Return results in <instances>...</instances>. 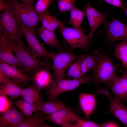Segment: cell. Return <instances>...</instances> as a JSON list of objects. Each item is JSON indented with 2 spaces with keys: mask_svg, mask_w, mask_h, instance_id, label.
<instances>
[{
  "mask_svg": "<svg viewBox=\"0 0 127 127\" xmlns=\"http://www.w3.org/2000/svg\"><path fill=\"white\" fill-rule=\"evenodd\" d=\"M14 52L9 38L0 36V61L14 66L21 69L18 60Z\"/></svg>",
  "mask_w": 127,
  "mask_h": 127,
  "instance_id": "cell-14",
  "label": "cell"
},
{
  "mask_svg": "<svg viewBox=\"0 0 127 127\" xmlns=\"http://www.w3.org/2000/svg\"><path fill=\"white\" fill-rule=\"evenodd\" d=\"M97 63L92 69L94 74L93 83L96 84L105 83L107 85L117 77L116 68L111 58L101 48L98 49Z\"/></svg>",
  "mask_w": 127,
  "mask_h": 127,
  "instance_id": "cell-4",
  "label": "cell"
},
{
  "mask_svg": "<svg viewBox=\"0 0 127 127\" xmlns=\"http://www.w3.org/2000/svg\"><path fill=\"white\" fill-rule=\"evenodd\" d=\"M23 2L33 5L34 2L36 0H20Z\"/></svg>",
  "mask_w": 127,
  "mask_h": 127,
  "instance_id": "cell-38",
  "label": "cell"
},
{
  "mask_svg": "<svg viewBox=\"0 0 127 127\" xmlns=\"http://www.w3.org/2000/svg\"><path fill=\"white\" fill-rule=\"evenodd\" d=\"M46 115L37 110L31 117L27 119L18 127H52L45 123L44 119Z\"/></svg>",
  "mask_w": 127,
  "mask_h": 127,
  "instance_id": "cell-23",
  "label": "cell"
},
{
  "mask_svg": "<svg viewBox=\"0 0 127 127\" xmlns=\"http://www.w3.org/2000/svg\"><path fill=\"white\" fill-rule=\"evenodd\" d=\"M9 38L20 64L21 70L25 75L32 78L41 70L46 69H51L50 58H44V60H41L35 57L14 40Z\"/></svg>",
  "mask_w": 127,
  "mask_h": 127,
  "instance_id": "cell-1",
  "label": "cell"
},
{
  "mask_svg": "<svg viewBox=\"0 0 127 127\" xmlns=\"http://www.w3.org/2000/svg\"><path fill=\"white\" fill-rule=\"evenodd\" d=\"M0 69L13 81L17 83L27 84L32 79L24 74L21 69L16 67L0 61Z\"/></svg>",
  "mask_w": 127,
  "mask_h": 127,
  "instance_id": "cell-16",
  "label": "cell"
},
{
  "mask_svg": "<svg viewBox=\"0 0 127 127\" xmlns=\"http://www.w3.org/2000/svg\"><path fill=\"white\" fill-rule=\"evenodd\" d=\"M16 107L20 109L27 119L31 117L37 109L23 99L17 100L14 103Z\"/></svg>",
  "mask_w": 127,
  "mask_h": 127,
  "instance_id": "cell-28",
  "label": "cell"
},
{
  "mask_svg": "<svg viewBox=\"0 0 127 127\" xmlns=\"http://www.w3.org/2000/svg\"><path fill=\"white\" fill-rule=\"evenodd\" d=\"M81 55H77L66 49L56 53L50 52V58L53 63L51 68L53 70V76L55 81L58 82L63 79L67 69Z\"/></svg>",
  "mask_w": 127,
  "mask_h": 127,
  "instance_id": "cell-6",
  "label": "cell"
},
{
  "mask_svg": "<svg viewBox=\"0 0 127 127\" xmlns=\"http://www.w3.org/2000/svg\"><path fill=\"white\" fill-rule=\"evenodd\" d=\"M124 10V12L125 13L127 16V7H125V8L123 9Z\"/></svg>",
  "mask_w": 127,
  "mask_h": 127,
  "instance_id": "cell-39",
  "label": "cell"
},
{
  "mask_svg": "<svg viewBox=\"0 0 127 127\" xmlns=\"http://www.w3.org/2000/svg\"><path fill=\"white\" fill-rule=\"evenodd\" d=\"M40 15V22L44 28L50 31L55 32L57 28L68 24V22L60 20L57 16L51 15L47 10Z\"/></svg>",
  "mask_w": 127,
  "mask_h": 127,
  "instance_id": "cell-20",
  "label": "cell"
},
{
  "mask_svg": "<svg viewBox=\"0 0 127 127\" xmlns=\"http://www.w3.org/2000/svg\"><path fill=\"white\" fill-rule=\"evenodd\" d=\"M53 2L52 0H38L34 7L36 12L40 14L47 10L50 5Z\"/></svg>",
  "mask_w": 127,
  "mask_h": 127,
  "instance_id": "cell-32",
  "label": "cell"
},
{
  "mask_svg": "<svg viewBox=\"0 0 127 127\" xmlns=\"http://www.w3.org/2000/svg\"><path fill=\"white\" fill-rule=\"evenodd\" d=\"M102 124V127H119L117 124L111 122H105Z\"/></svg>",
  "mask_w": 127,
  "mask_h": 127,
  "instance_id": "cell-36",
  "label": "cell"
},
{
  "mask_svg": "<svg viewBox=\"0 0 127 127\" xmlns=\"http://www.w3.org/2000/svg\"><path fill=\"white\" fill-rule=\"evenodd\" d=\"M76 0H57L59 10L58 15L70 12L75 6L74 4Z\"/></svg>",
  "mask_w": 127,
  "mask_h": 127,
  "instance_id": "cell-30",
  "label": "cell"
},
{
  "mask_svg": "<svg viewBox=\"0 0 127 127\" xmlns=\"http://www.w3.org/2000/svg\"><path fill=\"white\" fill-rule=\"evenodd\" d=\"M81 119L71 109L66 107L52 113L46 115L45 120L60 125L62 127L71 125Z\"/></svg>",
  "mask_w": 127,
  "mask_h": 127,
  "instance_id": "cell-12",
  "label": "cell"
},
{
  "mask_svg": "<svg viewBox=\"0 0 127 127\" xmlns=\"http://www.w3.org/2000/svg\"><path fill=\"white\" fill-rule=\"evenodd\" d=\"M0 16V36L13 39L28 51L22 40L23 33L17 19L11 12L8 2Z\"/></svg>",
  "mask_w": 127,
  "mask_h": 127,
  "instance_id": "cell-2",
  "label": "cell"
},
{
  "mask_svg": "<svg viewBox=\"0 0 127 127\" xmlns=\"http://www.w3.org/2000/svg\"><path fill=\"white\" fill-rule=\"evenodd\" d=\"M12 101L7 96L0 95V114L6 111L15 105Z\"/></svg>",
  "mask_w": 127,
  "mask_h": 127,
  "instance_id": "cell-31",
  "label": "cell"
},
{
  "mask_svg": "<svg viewBox=\"0 0 127 127\" xmlns=\"http://www.w3.org/2000/svg\"><path fill=\"white\" fill-rule=\"evenodd\" d=\"M109 4L124 9L125 8L123 0H101Z\"/></svg>",
  "mask_w": 127,
  "mask_h": 127,
  "instance_id": "cell-34",
  "label": "cell"
},
{
  "mask_svg": "<svg viewBox=\"0 0 127 127\" xmlns=\"http://www.w3.org/2000/svg\"><path fill=\"white\" fill-rule=\"evenodd\" d=\"M79 100L80 106L86 118L89 119L95 106V95L92 94L80 92Z\"/></svg>",
  "mask_w": 127,
  "mask_h": 127,
  "instance_id": "cell-21",
  "label": "cell"
},
{
  "mask_svg": "<svg viewBox=\"0 0 127 127\" xmlns=\"http://www.w3.org/2000/svg\"><path fill=\"white\" fill-rule=\"evenodd\" d=\"M81 57L77 60L76 61L72 64L69 66L66 73V75L74 79L79 78L82 76L81 68L82 59Z\"/></svg>",
  "mask_w": 127,
  "mask_h": 127,
  "instance_id": "cell-29",
  "label": "cell"
},
{
  "mask_svg": "<svg viewBox=\"0 0 127 127\" xmlns=\"http://www.w3.org/2000/svg\"><path fill=\"white\" fill-rule=\"evenodd\" d=\"M81 58V68L83 76L97 64L98 59V50H95L92 53L82 55Z\"/></svg>",
  "mask_w": 127,
  "mask_h": 127,
  "instance_id": "cell-24",
  "label": "cell"
},
{
  "mask_svg": "<svg viewBox=\"0 0 127 127\" xmlns=\"http://www.w3.org/2000/svg\"><path fill=\"white\" fill-rule=\"evenodd\" d=\"M70 12V17L68 22V24L71 25L74 28L83 31L81 25L83 18L85 15L84 11L82 10L75 6Z\"/></svg>",
  "mask_w": 127,
  "mask_h": 127,
  "instance_id": "cell-27",
  "label": "cell"
},
{
  "mask_svg": "<svg viewBox=\"0 0 127 127\" xmlns=\"http://www.w3.org/2000/svg\"><path fill=\"white\" fill-rule=\"evenodd\" d=\"M11 12L25 26L36 30L40 23L39 14L33 5L18 0H8Z\"/></svg>",
  "mask_w": 127,
  "mask_h": 127,
  "instance_id": "cell-3",
  "label": "cell"
},
{
  "mask_svg": "<svg viewBox=\"0 0 127 127\" xmlns=\"http://www.w3.org/2000/svg\"><path fill=\"white\" fill-rule=\"evenodd\" d=\"M37 31L38 36L44 44L52 48H56L58 51L66 50L64 45L59 42L55 32L47 29L42 26L38 27Z\"/></svg>",
  "mask_w": 127,
  "mask_h": 127,
  "instance_id": "cell-17",
  "label": "cell"
},
{
  "mask_svg": "<svg viewBox=\"0 0 127 127\" xmlns=\"http://www.w3.org/2000/svg\"><path fill=\"white\" fill-rule=\"evenodd\" d=\"M19 22L23 34L26 38L28 46V50L34 57L50 58V52L47 51L44 44L40 42L35 35V30L28 28Z\"/></svg>",
  "mask_w": 127,
  "mask_h": 127,
  "instance_id": "cell-8",
  "label": "cell"
},
{
  "mask_svg": "<svg viewBox=\"0 0 127 127\" xmlns=\"http://www.w3.org/2000/svg\"></svg>",
  "mask_w": 127,
  "mask_h": 127,
  "instance_id": "cell-41",
  "label": "cell"
},
{
  "mask_svg": "<svg viewBox=\"0 0 127 127\" xmlns=\"http://www.w3.org/2000/svg\"><path fill=\"white\" fill-rule=\"evenodd\" d=\"M66 107L63 103L57 99L47 102L43 101L38 110L41 111L46 115Z\"/></svg>",
  "mask_w": 127,
  "mask_h": 127,
  "instance_id": "cell-25",
  "label": "cell"
},
{
  "mask_svg": "<svg viewBox=\"0 0 127 127\" xmlns=\"http://www.w3.org/2000/svg\"><path fill=\"white\" fill-rule=\"evenodd\" d=\"M70 127H102V124L96 123L93 122L85 120L82 118L72 124Z\"/></svg>",
  "mask_w": 127,
  "mask_h": 127,
  "instance_id": "cell-33",
  "label": "cell"
},
{
  "mask_svg": "<svg viewBox=\"0 0 127 127\" xmlns=\"http://www.w3.org/2000/svg\"><path fill=\"white\" fill-rule=\"evenodd\" d=\"M58 29L65 41L72 50L78 48L88 51L93 45L92 40L89 39L87 34H84L83 31L64 25Z\"/></svg>",
  "mask_w": 127,
  "mask_h": 127,
  "instance_id": "cell-7",
  "label": "cell"
},
{
  "mask_svg": "<svg viewBox=\"0 0 127 127\" xmlns=\"http://www.w3.org/2000/svg\"><path fill=\"white\" fill-rule=\"evenodd\" d=\"M124 6L125 7H127V0H126V2L124 4Z\"/></svg>",
  "mask_w": 127,
  "mask_h": 127,
  "instance_id": "cell-40",
  "label": "cell"
},
{
  "mask_svg": "<svg viewBox=\"0 0 127 127\" xmlns=\"http://www.w3.org/2000/svg\"><path fill=\"white\" fill-rule=\"evenodd\" d=\"M97 94H103L109 100V110L105 112L113 114L127 127V107L123 105L121 101L113 98L107 89L99 87L95 93Z\"/></svg>",
  "mask_w": 127,
  "mask_h": 127,
  "instance_id": "cell-11",
  "label": "cell"
},
{
  "mask_svg": "<svg viewBox=\"0 0 127 127\" xmlns=\"http://www.w3.org/2000/svg\"><path fill=\"white\" fill-rule=\"evenodd\" d=\"M93 76L87 73L85 76L72 79H62L56 82L54 79L50 85L45 90L48 101L57 99L63 93L73 90L85 83L93 82Z\"/></svg>",
  "mask_w": 127,
  "mask_h": 127,
  "instance_id": "cell-5",
  "label": "cell"
},
{
  "mask_svg": "<svg viewBox=\"0 0 127 127\" xmlns=\"http://www.w3.org/2000/svg\"><path fill=\"white\" fill-rule=\"evenodd\" d=\"M41 90L32 84L23 88L21 97L38 110L43 102Z\"/></svg>",
  "mask_w": 127,
  "mask_h": 127,
  "instance_id": "cell-18",
  "label": "cell"
},
{
  "mask_svg": "<svg viewBox=\"0 0 127 127\" xmlns=\"http://www.w3.org/2000/svg\"><path fill=\"white\" fill-rule=\"evenodd\" d=\"M12 79L0 69V85H2Z\"/></svg>",
  "mask_w": 127,
  "mask_h": 127,
  "instance_id": "cell-35",
  "label": "cell"
},
{
  "mask_svg": "<svg viewBox=\"0 0 127 127\" xmlns=\"http://www.w3.org/2000/svg\"><path fill=\"white\" fill-rule=\"evenodd\" d=\"M115 98L127 102V74L120 77L118 76L108 85Z\"/></svg>",
  "mask_w": 127,
  "mask_h": 127,
  "instance_id": "cell-15",
  "label": "cell"
},
{
  "mask_svg": "<svg viewBox=\"0 0 127 127\" xmlns=\"http://www.w3.org/2000/svg\"><path fill=\"white\" fill-rule=\"evenodd\" d=\"M88 22L90 32L87 34L89 39L92 40L94 34L98 27L101 25L108 23L109 12L103 13L99 12L92 7L89 2L84 7V10Z\"/></svg>",
  "mask_w": 127,
  "mask_h": 127,
  "instance_id": "cell-9",
  "label": "cell"
},
{
  "mask_svg": "<svg viewBox=\"0 0 127 127\" xmlns=\"http://www.w3.org/2000/svg\"><path fill=\"white\" fill-rule=\"evenodd\" d=\"M14 106L6 111L0 114V127H18L27 119L25 116L16 109Z\"/></svg>",
  "mask_w": 127,
  "mask_h": 127,
  "instance_id": "cell-13",
  "label": "cell"
},
{
  "mask_svg": "<svg viewBox=\"0 0 127 127\" xmlns=\"http://www.w3.org/2000/svg\"><path fill=\"white\" fill-rule=\"evenodd\" d=\"M7 0H0V11H3L6 8L7 4L6 3Z\"/></svg>",
  "mask_w": 127,
  "mask_h": 127,
  "instance_id": "cell-37",
  "label": "cell"
},
{
  "mask_svg": "<svg viewBox=\"0 0 127 127\" xmlns=\"http://www.w3.org/2000/svg\"><path fill=\"white\" fill-rule=\"evenodd\" d=\"M51 69H46L41 70L35 74L32 78V85L39 89H46L53 80V75L50 71Z\"/></svg>",
  "mask_w": 127,
  "mask_h": 127,
  "instance_id": "cell-19",
  "label": "cell"
},
{
  "mask_svg": "<svg viewBox=\"0 0 127 127\" xmlns=\"http://www.w3.org/2000/svg\"><path fill=\"white\" fill-rule=\"evenodd\" d=\"M23 89L19 86L18 83L11 80L0 85V95L9 96L13 100L21 96Z\"/></svg>",
  "mask_w": 127,
  "mask_h": 127,
  "instance_id": "cell-22",
  "label": "cell"
},
{
  "mask_svg": "<svg viewBox=\"0 0 127 127\" xmlns=\"http://www.w3.org/2000/svg\"><path fill=\"white\" fill-rule=\"evenodd\" d=\"M104 26L105 36L110 43L119 40H127V24L113 19Z\"/></svg>",
  "mask_w": 127,
  "mask_h": 127,
  "instance_id": "cell-10",
  "label": "cell"
},
{
  "mask_svg": "<svg viewBox=\"0 0 127 127\" xmlns=\"http://www.w3.org/2000/svg\"><path fill=\"white\" fill-rule=\"evenodd\" d=\"M114 54L115 57L121 62L127 71V40H123L114 45Z\"/></svg>",
  "mask_w": 127,
  "mask_h": 127,
  "instance_id": "cell-26",
  "label": "cell"
}]
</instances>
